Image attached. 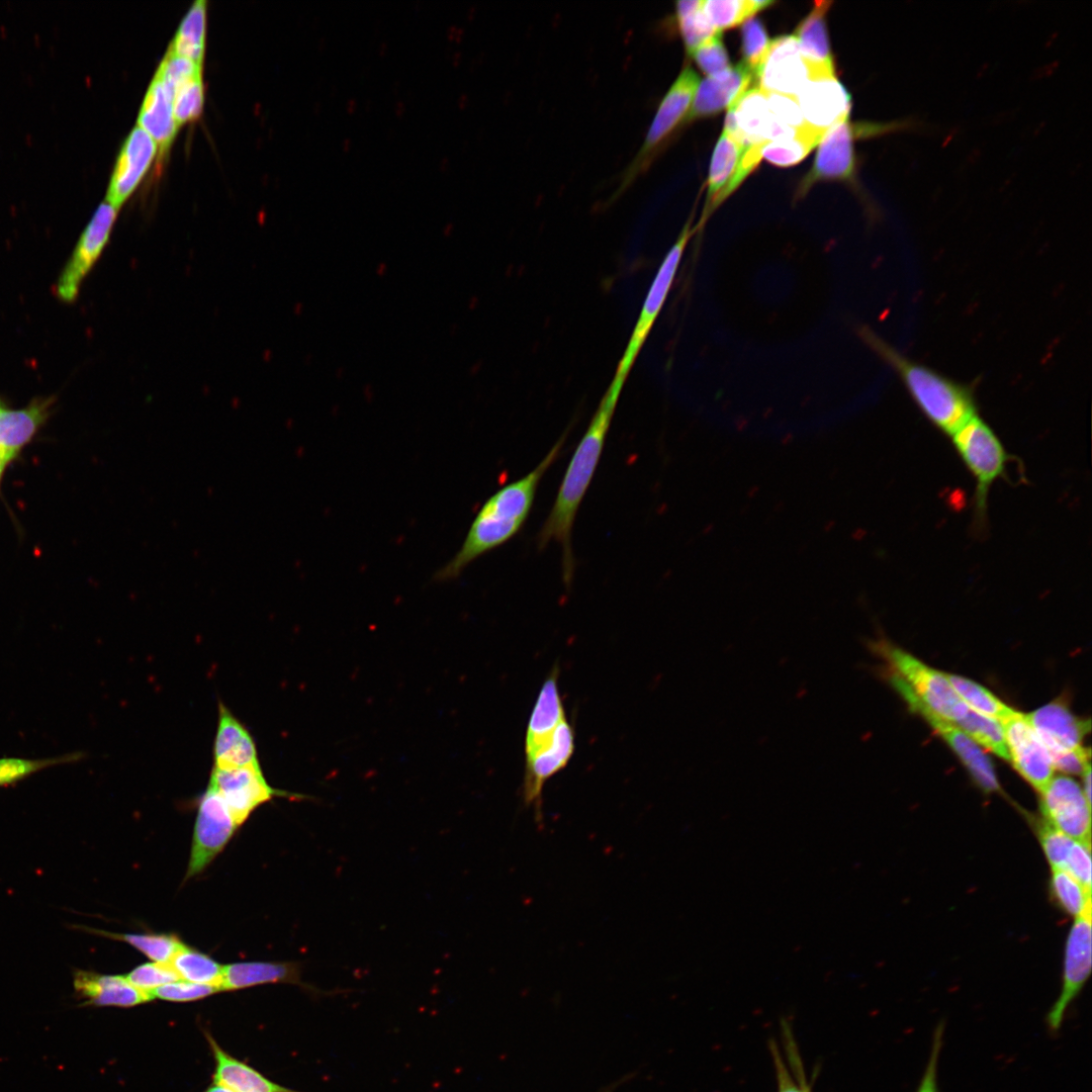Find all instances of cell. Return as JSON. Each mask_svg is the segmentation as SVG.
<instances>
[{"label":"cell","mask_w":1092,"mask_h":1092,"mask_svg":"<svg viewBox=\"0 0 1092 1092\" xmlns=\"http://www.w3.org/2000/svg\"><path fill=\"white\" fill-rule=\"evenodd\" d=\"M1024 717L1045 747L1055 769L1083 772L1090 763V751L1082 745L1089 721L1080 720L1060 703L1046 704Z\"/></svg>","instance_id":"52a82bcc"},{"label":"cell","mask_w":1092,"mask_h":1092,"mask_svg":"<svg viewBox=\"0 0 1092 1092\" xmlns=\"http://www.w3.org/2000/svg\"><path fill=\"white\" fill-rule=\"evenodd\" d=\"M1 404H4V403H3V402H2V400L0 399V405H1Z\"/></svg>","instance_id":"9f6ffc18"},{"label":"cell","mask_w":1092,"mask_h":1092,"mask_svg":"<svg viewBox=\"0 0 1092 1092\" xmlns=\"http://www.w3.org/2000/svg\"><path fill=\"white\" fill-rule=\"evenodd\" d=\"M1039 794L1045 822L1075 840L1090 842L1091 804L1073 778L1054 776Z\"/></svg>","instance_id":"2e32d148"},{"label":"cell","mask_w":1092,"mask_h":1092,"mask_svg":"<svg viewBox=\"0 0 1092 1092\" xmlns=\"http://www.w3.org/2000/svg\"><path fill=\"white\" fill-rule=\"evenodd\" d=\"M135 988L150 992L166 984L181 980L170 963H146L124 976Z\"/></svg>","instance_id":"ee69618b"},{"label":"cell","mask_w":1092,"mask_h":1092,"mask_svg":"<svg viewBox=\"0 0 1092 1092\" xmlns=\"http://www.w3.org/2000/svg\"><path fill=\"white\" fill-rule=\"evenodd\" d=\"M757 87L769 93L796 97L810 79L808 67L794 34L770 41L767 54L755 72Z\"/></svg>","instance_id":"ac0fdd59"},{"label":"cell","mask_w":1092,"mask_h":1092,"mask_svg":"<svg viewBox=\"0 0 1092 1092\" xmlns=\"http://www.w3.org/2000/svg\"><path fill=\"white\" fill-rule=\"evenodd\" d=\"M203 1032L215 1063L212 1074L214 1085L233 1092H297L270 1081L254 1068L232 1057L210 1033Z\"/></svg>","instance_id":"83f0119b"},{"label":"cell","mask_w":1092,"mask_h":1092,"mask_svg":"<svg viewBox=\"0 0 1092 1092\" xmlns=\"http://www.w3.org/2000/svg\"><path fill=\"white\" fill-rule=\"evenodd\" d=\"M204 1092H233V1091H231L229 1089H225V1088H223L221 1086L213 1084V1085L209 1086Z\"/></svg>","instance_id":"db71d44e"},{"label":"cell","mask_w":1092,"mask_h":1092,"mask_svg":"<svg viewBox=\"0 0 1092 1092\" xmlns=\"http://www.w3.org/2000/svg\"><path fill=\"white\" fill-rule=\"evenodd\" d=\"M774 4L770 0H708L703 11L719 32L743 23Z\"/></svg>","instance_id":"e575fe53"},{"label":"cell","mask_w":1092,"mask_h":1092,"mask_svg":"<svg viewBox=\"0 0 1092 1092\" xmlns=\"http://www.w3.org/2000/svg\"><path fill=\"white\" fill-rule=\"evenodd\" d=\"M574 730L567 718L557 725H528L525 738L523 801L534 807L542 821V792L545 783L563 769L574 752Z\"/></svg>","instance_id":"5b68a950"},{"label":"cell","mask_w":1092,"mask_h":1092,"mask_svg":"<svg viewBox=\"0 0 1092 1092\" xmlns=\"http://www.w3.org/2000/svg\"><path fill=\"white\" fill-rule=\"evenodd\" d=\"M699 83L700 78L691 67H686L677 76L661 100L645 140L624 172L616 194L624 191L638 175L647 169L657 149L682 121L694 100Z\"/></svg>","instance_id":"30bf717a"},{"label":"cell","mask_w":1092,"mask_h":1092,"mask_svg":"<svg viewBox=\"0 0 1092 1092\" xmlns=\"http://www.w3.org/2000/svg\"><path fill=\"white\" fill-rule=\"evenodd\" d=\"M943 1026L936 1027L933 1034L930 1056L916 1092H939L937 1084V1065L942 1046Z\"/></svg>","instance_id":"f907efd6"},{"label":"cell","mask_w":1092,"mask_h":1092,"mask_svg":"<svg viewBox=\"0 0 1092 1092\" xmlns=\"http://www.w3.org/2000/svg\"><path fill=\"white\" fill-rule=\"evenodd\" d=\"M679 31L688 54H692L700 44L719 33L703 11L702 5L686 14L676 15Z\"/></svg>","instance_id":"7bdbcfd3"},{"label":"cell","mask_w":1092,"mask_h":1092,"mask_svg":"<svg viewBox=\"0 0 1092 1092\" xmlns=\"http://www.w3.org/2000/svg\"><path fill=\"white\" fill-rule=\"evenodd\" d=\"M824 134L804 124L797 128L796 134L792 138L766 143L762 148L761 156L779 167L793 166L817 147Z\"/></svg>","instance_id":"d6a6232c"},{"label":"cell","mask_w":1092,"mask_h":1092,"mask_svg":"<svg viewBox=\"0 0 1092 1092\" xmlns=\"http://www.w3.org/2000/svg\"><path fill=\"white\" fill-rule=\"evenodd\" d=\"M208 786L221 797L239 826L258 807L275 798L308 799L306 795L270 786L261 766L236 768L212 766Z\"/></svg>","instance_id":"7c38bea8"},{"label":"cell","mask_w":1092,"mask_h":1092,"mask_svg":"<svg viewBox=\"0 0 1092 1092\" xmlns=\"http://www.w3.org/2000/svg\"><path fill=\"white\" fill-rule=\"evenodd\" d=\"M859 338L897 373L914 403L941 433L952 436L978 415L974 390L943 374L905 357L868 327Z\"/></svg>","instance_id":"3957f363"},{"label":"cell","mask_w":1092,"mask_h":1092,"mask_svg":"<svg viewBox=\"0 0 1092 1092\" xmlns=\"http://www.w3.org/2000/svg\"><path fill=\"white\" fill-rule=\"evenodd\" d=\"M157 150L154 140L140 126L134 127L116 160L105 201L118 209L143 179Z\"/></svg>","instance_id":"ffe728a7"},{"label":"cell","mask_w":1092,"mask_h":1092,"mask_svg":"<svg viewBox=\"0 0 1092 1092\" xmlns=\"http://www.w3.org/2000/svg\"><path fill=\"white\" fill-rule=\"evenodd\" d=\"M212 755V766L218 768L261 766L251 732L222 702L218 703Z\"/></svg>","instance_id":"603a6c76"},{"label":"cell","mask_w":1092,"mask_h":1092,"mask_svg":"<svg viewBox=\"0 0 1092 1092\" xmlns=\"http://www.w3.org/2000/svg\"><path fill=\"white\" fill-rule=\"evenodd\" d=\"M1037 836L1052 870H1065L1075 839L1059 831L1043 819L1037 826Z\"/></svg>","instance_id":"b9f144b4"},{"label":"cell","mask_w":1092,"mask_h":1092,"mask_svg":"<svg viewBox=\"0 0 1092 1092\" xmlns=\"http://www.w3.org/2000/svg\"><path fill=\"white\" fill-rule=\"evenodd\" d=\"M170 965L181 980L214 986L220 990L222 966L209 956L184 944L173 957Z\"/></svg>","instance_id":"836d02e7"},{"label":"cell","mask_w":1092,"mask_h":1092,"mask_svg":"<svg viewBox=\"0 0 1092 1092\" xmlns=\"http://www.w3.org/2000/svg\"><path fill=\"white\" fill-rule=\"evenodd\" d=\"M300 973L299 964L293 962L235 963L222 966L220 991L239 990L269 983L295 984L314 991L313 987L301 981Z\"/></svg>","instance_id":"f1b7e54d"},{"label":"cell","mask_w":1092,"mask_h":1092,"mask_svg":"<svg viewBox=\"0 0 1092 1092\" xmlns=\"http://www.w3.org/2000/svg\"><path fill=\"white\" fill-rule=\"evenodd\" d=\"M138 124L157 144L161 160L168 152L178 125L173 111V93L156 76L146 93Z\"/></svg>","instance_id":"4316f807"},{"label":"cell","mask_w":1092,"mask_h":1092,"mask_svg":"<svg viewBox=\"0 0 1092 1092\" xmlns=\"http://www.w3.org/2000/svg\"><path fill=\"white\" fill-rule=\"evenodd\" d=\"M206 1L192 4L183 18L168 52L187 58L199 65L204 54Z\"/></svg>","instance_id":"4dcf8cb0"},{"label":"cell","mask_w":1092,"mask_h":1092,"mask_svg":"<svg viewBox=\"0 0 1092 1092\" xmlns=\"http://www.w3.org/2000/svg\"><path fill=\"white\" fill-rule=\"evenodd\" d=\"M905 126V122L853 125L848 119L836 123L820 141L813 165L802 179L796 198L803 197L821 181H852L856 171L854 140L858 135H874Z\"/></svg>","instance_id":"ba28073f"},{"label":"cell","mask_w":1092,"mask_h":1092,"mask_svg":"<svg viewBox=\"0 0 1092 1092\" xmlns=\"http://www.w3.org/2000/svg\"><path fill=\"white\" fill-rule=\"evenodd\" d=\"M690 56L708 77L716 76L731 67L721 32L700 44Z\"/></svg>","instance_id":"bcb514c9"},{"label":"cell","mask_w":1092,"mask_h":1092,"mask_svg":"<svg viewBox=\"0 0 1092 1092\" xmlns=\"http://www.w3.org/2000/svg\"><path fill=\"white\" fill-rule=\"evenodd\" d=\"M950 438L956 452L975 480L973 530L977 534H984L990 489L997 479L1007 477L1012 457L994 430L978 415Z\"/></svg>","instance_id":"277c9868"},{"label":"cell","mask_w":1092,"mask_h":1092,"mask_svg":"<svg viewBox=\"0 0 1092 1092\" xmlns=\"http://www.w3.org/2000/svg\"><path fill=\"white\" fill-rule=\"evenodd\" d=\"M692 222L693 217H690L657 270L642 305L639 317L633 329V333L616 369L614 379L612 380L615 383L625 384L634 362L662 309L685 249L694 235Z\"/></svg>","instance_id":"9c48e42d"},{"label":"cell","mask_w":1092,"mask_h":1092,"mask_svg":"<svg viewBox=\"0 0 1092 1092\" xmlns=\"http://www.w3.org/2000/svg\"><path fill=\"white\" fill-rule=\"evenodd\" d=\"M766 97L768 108L777 120L795 129L806 124L796 97L769 92H766Z\"/></svg>","instance_id":"c3c4849f"},{"label":"cell","mask_w":1092,"mask_h":1092,"mask_svg":"<svg viewBox=\"0 0 1092 1092\" xmlns=\"http://www.w3.org/2000/svg\"><path fill=\"white\" fill-rule=\"evenodd\" d=\"M91 932L120 940L133 946L149 959L158 963H170L184 943L173 934L165 933H112L91 929Z\"/></svg>","instance_id":"d590c367"},{"label":"cell","mask_w":1092,"mask_h":1092,"mask_svg":"<svg viewBox=\"0 0 1092 1092\" xmlns=\"http://www.w3.org/2000/svg\"><path fill=\"white\" fill-rule=\"evenodd\" d=\"M774 1062L776 1064L779 1092H810L806 1084L797 1085L788 1069L786 1068L778 1050L772 1049Z\"/></svg>","instance_id":"816d5d0a"},{"label":"cell","mask_w":1092,"mask_h":1092,"mask_svg":"<svg viewBox=\"0 0 1092 1092\" xmlns=\"http://www.w3.org/2000/svg\"><path fill=\"white\" fill-rule=\"evenodd\" d=\"M730 108L736 124L735 141L750 147L772 140L778 120L768 108L766 92L757 86L750 88Z\"/></svg>","instance_id":"484cf974"},{"label":"cell","mask_w":1092,"mask_h":1092,"mask_svg":"<svg viewBox=\"0 0 1092 1092\" xmlns=\"http://www.w3.org/2000/svg\"><path fill=\"white\" fill-rule=\"evenodd\" d=\"M957 725L981 748L996 754L1000 758L1009 760L1004 731L1000 722L969 709L966 716Z\"/></svg>","instance_id":"74e56055"},{"label":"cell","mask_w":1092,"mask_h":1092,"mask_svg":"<svg viewBox=\"0 0 1092 1092\" xmlns=\"http://www.w3.org/2000/svg\"><path fill=\"white\" fill-rule=\"evenodd\" d=\"M74 988L84 1003L93 1006L132 1007L153 1000L149 992L132 986L124 976L78 970Z\"/></svg>","instance_id":"cb8c5ba5"},{"label":"cell","mask_w":1092,"mask_h":1092,"mask_svg":"<svg viewBox=\"0 0 1092 1092\" xmlns=\"http://www.w3.org/2000/svg\"><path fill=\"white\" fill-rule=\"evenodd\" d=\"M239 827L221 797L207 786L198 802L185 879L203 872L224 848Z\"/></svg>","instance_id":"5bb4252c"},{"label":"cell","mask_w":1092,"mask_h":1092,"mask_svg":"<svg viewBox=\"0 0 1092 1092\" xmlns=\"http://www.w3.org/2000/svg\"><path fill=\"white\" fill-rule=\"evenodd\" d=\"M946 676L961 700L973 711L1000 723L1017 714L1018 711L980 684L957 674L946 673Z\"/></svg>","instance_id":"1f68e13d"},{"label":"cell","mask_w":1092,"mask_h":1092,"mask_svg":"<svg viewBox=\"0 0 1092 1092\" xmlns=\"http://www.w3.org/2000/svg\"><path fill=\"white\" fill-rule=\"evenodd\" d=\"M563 435L540 463L522 478L490 495L472 521L456 554L433 576L436 581L457 578L475 559L504 545L524 527L546 471L561 455Z\"/></svg>","instance_id":"7a4b0ae2"},{"label":"cell","mask_w":1092,"mask_h":1092,"mask_svg":"<svg viewBox=\"0 0 1092 1092\" xmlns=\"http://www.w3.org/2000/svg\"><path fill=\"white\" fill-rule=\"evenodd\" d=\"M1081 775L1083 776V786L1081 787L1082 791L1084 793V796H1085L1086 800L1091 804V764L1090 763H1088L1086 765V767L1084 768V770H1083V772Z\"/></svg>","instance_id":"f5cc1de1"},{"label":"cell","mask_w":1092,"mask_h":1092,"mask_svg":"<svg viewBox=\"0 0 1092 1092\" xmlns=\"http://www.w3.org/2000/svg\"><path fill=\"white\" fill-rule=\"evenodd\" d=\"M117 210L107 201L95 210L57 280L55 292L61 301L71 303L77 298L83 280L109 241Z\"/></svg>","instance_id":"4fadbf2b"},{"label":"cell","mask_w":1092,"mask_h":1092,"mask_svg":"<svg viewBox=\"0 0 1092 1092\" xmlns=\"http://www.w3.org/2000/svg\"><path fill=\"white\" fill-rule=\"evenodd\" d=\"M753 75L750 69L740 62L716 76L704 79L699 83L682 124L715 115L724 108L734 106L749 89Z\"/></svg>","instance_id":"44dd1931"},{"label":"cell","mask_w":1092,"mask_h":1092,"mask_svg":"<svg viewBox=\"0 0 1092 1092\" xmlns=\"http://www.w3.org/2000/svg\"><path fill=\"white\" fill-rule=\"evenodd\" d=\"M1051 890L1061 908L1075 918L1091 912V890L1065 870H1052Z\"/></svg>","instance_id":"f35d334b"},{"label":"cell","mask_w":1092,"mask_h":1092,"mask_svg":"<svg viewBox=\"0 0 1092 1092\" xmlns=\"http://www.w3.org/2000/svg\"><path fill=\"white\" fill-rule=\"evenodd\" d=\"M1001 725L1009 760L1018 774L1034 790L1041 793L1055 772L1045 747L1026 721L1024 713L1017 712L1013 717L1001 722Z\"/></svg>","instance_id":"e0dca14e"},{"label":"cell","mask_w":1092,"mask_h":1092,"mask_svg":"<svg viewBox=\"0 0 1092 1092\" xmlns=\"http://www.w3.org/2000/svg\"><path fill=\"white\" fill-rule=\"evenodd\" d=\"M203 107L201 75L179 85L173 96V111L177 125L199 117Z\"/></svg>","instance_id":"60d3db41"},{"label":"cell","mask_w":1092,"mask_h":1092,"mask_svg":"<svg viewBox=\"0 0 1092 1092\" xmlns=\"http://www.w3.org/2000/svg\"><path fill=\"white\" fill-rule=\"evenodd\" d=\"M6 466H7V465H6V464H4V463H3V462H2L1 460H0V481H1V478H2V475H3V471H4V469H5V467H6Z\"/></svg>","instance_id":"11a10c76"},{"label":"cell","mask_w":1092,"mask_h":1092,"mask_svg":"<svg viewBox=\"0 0 1092 1092\" xmlns=\"http://www.w3.org/2000/svg\"><path fill=\"white\" fill-rule=\"evenodd\" d=\"M84 753L73 751L42 758L0 757V787L16 784L40 770L77 762Z\"/></svg>","instance_id":"8d00e7d4"},{"label":"cell","mask_w":1092,"mask_h":1092,"mask_svg":"<svg viewBox=\"0 0 1092 1092\" xmlns=\"http://www.w3.org/2000/svg\"><path fill=\"white\" fill-rule=\"evenodd\" d=\"M220 992L217 987L188 981H175L150 991L153 999L170 1002H192Z\"/></svg>","instance_id":"7dc6e473"},{"label":"cell","mask_w":1092,"mask_h":1092,"mask_svg":"<svg viewBox=\"0 0 1092 1092\" xmlns=\"http://www.w3.org/2000/svg\"><path fill=\"white\" fill-rule=\"evenodd\" d=\"M201 75V65L167 52L161 62L156 77L173 93L182 83Z\"/></svg>","instance_id":"f6af8a7d"},{"label":"cell","mask_w":1092,"mask_h":1092,"mask_svg":"<svg viewBox=\"0 0 1092 1092\" xmlns=\"http://www.w3.org/2000/svg\"><path fill=\"white\" fill-rule=\"evenodd\" d=\"M1072 877L1086 889L1091 890V844L1075 840L1070 851L1066 869Z\"/></svg>","instance_id":"681fc988"},{"label":"cell","mask_w":1092,"mask_h":1092,"mask_svg":"<svg viewBox=\"0 0 1092 1092\" xmlns=\"http://www.w3.org/2000/svg\"><path fill=\"white\" fill-rule=\"evenodd\" d=\"M871 647L887 661L890 670L938 716L956 725L966 716L970 708L953 690L946 672L927 665L888 640L875 641Z\"/></svg>","instance_id":"8992f818"},{"label":"cell","mask_w":1092,"mask_h":1092,"mask_svg":"<svg viewBox=\"0 0 1092 1092\" xmlns=\"http://www.w3.org/2000/svg\"><path fill=\"white\" fill-rule=\"evenodd\" d=\"M623 386L612 381L606 390L568 463L554 504L537 535L539 550L552 542L560 546L562 577L567 586L572 581L575 568L571 543L574 521L599 465Z\"/></svg>","instance_id":"6da1fadb"},{"label":"cell","mask_w":1092,"mask_h":1092,"mask_svg":"<svg viewBox=\"0 0 1092 1092\" xmlns=\"http://www.w3.org/2000/svg\"><path fill=\"white\" fill-rule=\"evenodd\" d=\"M741 40L742 63L755 75L770 43L763 23L755 17L744 21L741 28Z\"/></svg>","instance_id":"ab89813d"},{"label":"cell","mask_w":1092,"mask_h":1092,"mask_svg":"<svg viewBox=\"0 0 1092 1092\" xmlns=\"http://www.w3.org/2000/svg\"><path fill=\"white\" fill-rule=\"evenodd\" d=\"M830 1H816L794 34L811 78L835 76L833 57L826 28Z\"/></svg>","instance_id":"d4e9b609"},{"label":"cell","mask_w":1092,"mask_h":1092,"mask_svg":"<svg viewBox=\"0 0 1092 1092\" xmlns=\"http://www.w3.org/2000/svg\"><path fill=\"white\" fill-rule=\"evenodd\" d=\"M796 98L805 123L823 133L849 117L850 95L835 76L809 79Z\"/></svg>","instance_id":"d6986e66"},{"label":"cell","mask_w":1092,"mask_h":1092,"mask_svg":"<svg viewBox=\"0 0 1092 1092\" xmlns=\"http://www.w3.org/2000/svg\"><path fill=\"white\" fill-rule=\"evenodd\" d=\"M1091 912H1087L1075 918L1067 938L1062 989L1045 1019L1051 1031L1061 1028L1069 1006L1087 982L1091 974Z\"/></svg>","instance_id":"9a60e30c"},{"label":"cell","mask_w":1092,"mask_h":1092,"mask_svg":"<svg viewBox=\"0 0 1092 1092\" xmlns=\"http://www.w3.org/2000/svg\"><path fill=\"white\" fill-rule=\"evenodd\" d=\"M54 397H38L21 408L0 405V460L8 465L49 419Z\"/></svg>","instance_id":"7402d4cb"},{"label":"cell","mask_w":1092,"mask_h":1092,"mask_svg":"<svg viewBox=\"0 0 1092 1092\" xmlns=\"http://www.w3.org/2000/svg\"><path fill=\"white\" fill-rule=\"evenodd\" d=\"M887 679L905 701L909 709L920 715L945 741L981 789L989 793L1000 789L994 766L983 748L974 742L958 725L941 718L930 710L896 673L889 672Z\"/></svg>","instance_id":"8fae6325"},{"label":"cell","mask_w":1092,"mask_h":1092,"mask_svg":"<svg viewBox=\"0 0 1092 1092\" xmlns=\"http://www.w3.org/2000/svg\"><path fill=\"white\" fill-rule=\"evenodd\" d=\"M745 148L726 132H722L713 152L707 185L706 203L693 233L701 232L709 216L718 208V200L733 179Z\"/></svg>","instance_id":"f546056e"}]
</instances>
